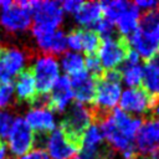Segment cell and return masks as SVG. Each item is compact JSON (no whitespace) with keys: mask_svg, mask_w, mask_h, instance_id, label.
I'll list each match as a JSON object with an SVG mask.
<instances>
[{"mask_svg":"<svg viewBox=\"0 0 159 159\" xmlns=\"http://www.w3.org/2000/svg\"><path fill=\"white\" fill-rule=\"evenodd\" d=\"M61 66L62 70L71 76L84 70V58L78 52H66L61 58Z\"/></svg>","mask_w":159,"mask_h":159,"instance_id":"23","label":"cell"},{"mask_svg":"<svg viewBox=\"0 0 159 159\" xmlns=\"http://www.w3.org/2000/svg\"><path fill=\"white\" fill-rule=\"evenodd\" d=\"M118 70L122 73V80H124V83L133 88L139 87L143 80V66L142 65H124L122 63Z\"/></svg>","mask_w":159,"mask_h":159,"instance_id":"22","label":"cell"},{"mask_svg":"<svg viewBox=\"0 0 159 159\" xmlns=\"http://www.w3.org/2000/svg\"><path fill=\"white\" fill-rule=\"evenodd\" d=\"M29 57L17 47H5L0 56V84L12 82L11 78L24 68L25 61Z\"/></svg>","mask_w":159,"mask_h":159,"instance_id":"9","label":"cell"},{"mask_svg":"<svg viewBox=\"0 0 159 159\" xmlns=\"http://www.w3.org/2000/svg\"><path fill=\"white\" fill-rule=\"evenodd\" d=\"M15 91H16V97L19 102H26L29 104H34V102L37 98V92H36V86H35V78H34V72L31 67L22 68L15 81Z\"/></svg>","mask_w":159,"mask_h":159,"instance_id":"15","label":"cell"},{"mask_svg":"<svg viewBox=\"0 0 159 159\" xmlns=\"http://www.w3.org/2000/svg\"><path fill=\"white\" fill-rule=\"evenodd\" d=\"M37 43L40 48L46 53V55H61L65 52L67 47L66 42V35L61 30H56L53 32L48 34H39L35 35Z\"/></svg>","mask_w":159,"mask_h":159,"instance_id":"18","label":"cell"},{"mask_svg":"<svg viewBox=\"0 0 159 159\" xmlns=\"http://www.w3.org/2000/svg\"><path fill=\"white\" fill-rule=\"evenodd\" d=\"M14 118L11 116V113L6 112V111H1L0 112V139L7 138L10 128L12 125Z\"/></svg>","mask_w":159,"mask_h":159,"instance_id":"29","label":"cell"},{"mask_svg":"<svg viewBox=\"0 0 159 159\" xmlns=\"http://www.w3.org/2000/svg\"><path fill=\"white\" fill-rule=\"evenodd\" d=\"M143 88L154 98H159V55L145 61L143 66Z\"/></svg>","mask_w":159,"mask_h":159,"instance_id":"19","label":"cell"},{"mask_svg":"<svg viewBox=\"0 0 159 159\" xmlns=\"http://www.w3.org/2000/svg\"><path fill=\"white\" fill-rule=\"evenodd\" d=\"M159 98L152 97L142 86L125 89L119 98V107L127 114H147L149 116L152 108Z\"/></svg>","mask_w":159,"mask_h":159,"instance_id":"7","label":"cell"},{"mask_svg":"<svg viewBox=\"0 0 159 159\" xmlns=\"http://www.w3.org/2000/svg\"><path fill=\"white\" fill-rule=\"evenodd\" d=\"M9 148L16 157H22L35 145V132L29 127L26 120L21 117L14 119L7 135Z\"/></svg>","mask_w":159,"mask_h":159,"instance_id":"8","label":"cell"},{"mask_svg":"<svg viewBox=\"0 0 159 159\" xmlns=\"http://www.w3.org/2000/svg\"><path fill=\"white\" fill-rule=\"evenodd\" d=\"M31 15L34 16V36L56 31L63 19L58 1H31Z\"/></svg>","mask_w":159,"mask_h":159,"instance_id":"3","label":"cell"},{"mask_svg":"<svg viewBox=\"0 0 159 159\" xmlns=\"http://www.w3.org/2000/svg\"><path fill=\"white\" fill-rule=\"evenodd\" d=\"M14 94V83L6 82L0 84V107H5L10 103Z\"/></svg>","mask_w":159,"mask_h":159,"instance_id":"30","label":"cell"},{"mask_svg":"<svg viewBox=\"0 0 159 159\" xmlns=\"http://www.w3.org/2000/svg\"><path fill=\"white\" fill-rule=\"evenodd\" d=\"M129 4L130 2L123 1V0H113V1H103V2H101L104 19H107L111 22L114 24L117 21V19L127 10Z\"/></svg>","mask_w":159,"mask_h":159,"instance_id":"24","label":"cell"},{"mask_svg":"<svg viewBox=\"0 0 159 159\" xmlns=\"http://www.w3.org/2000/svg\"><path fill=\"white\" fill-rule=\"evenodd\" d=\"M6 155V147L2 139H0V159H5Z\"/></svg>","mask_w":159,"mask_h":159,"instance_id":"35","label":"cell"},{"mask_svg":"<svg viewBox=\"0 0 159 159\" xmlns=\"http://www.w3.org/2000/svg\"><path fill=\"white\" fill-rule=\"evenodd\" d=\"M101 37L92 29H83V40H82V50L86 56L97 55L98 48L101 46Z\"/></svg>","mask_w":159,"mask_h":159,"instance_id":"25","label":"cell"},{"mask_svg":"<svg viewBox=\"0 0 159 159\" xmlns=\"http://www.w3.org/2000/svg\"><path fill=\"white\" fill-rule=\"evenodd\" d=\"M75 159H82V158H81V157H76Z\"/></svg>","mask_w":159,"mask_h":159,"instance_id":"37","label":"cell"},{"mask_svg":"<svg viewBox=\"0 0 159 159\" xmlns=\"http://www.w3.org/2000/svg\"><path fill=\"white\" fill-rule=\"evenodd\" d=\"M82 40H83V29H81V27L72 29L68 32V35L66 36L67 46L73 51L82 50Z\"/></svg>","mask_w":159,"mask_h":159,"instance_id":"28","label":"cell"},{"mask_svg":"<svg viewBox=\"0 0 159 159\" xmlns=\"http://www.w3.org/2000/svg\"><path fill=\"white\" fill-rule=\"evenodd\" d=\"M19 159H50L47 153L43 150V149H39V148H35L32 150H30L29 153H26L25 155L20 157Z\"/></svg>","mask_w":159,"mask_h":159,"instance_id":"32","label":"cell"},{"mask_svg":"<svg viewBox=\"0 0 159 159\" xmlns=\"http://www.w3.org/2000/svg\"><path fill=\"white\" fill-rule=\"evenodd\" d=\"M120 89V83L99 78L96 86V97L93 106L101 111L111 112L113 108H116V104L119 102L122 94Z\"/></svg>","mask_w":159,"mask_h":159,"instance_id":"12","label":"cell"},{"mask_svg":"<svg viewBox=\"0 0 159 159\" xmlns=\"http://www.w3.org/2000/svg\"><path fill=\"white\" fill-rule=\"evenodd\" d=\"M91 124H92L91 108L83 103L75 101L67 114L61 120L58 128L80 152L82 147L83 135Z\"/></svg>","mask_w":159,"mask_h":159,"instance_id":"2","label":"cell"},{"mask_svg":"<svg viewBox=\"0 0 159 159\" xmlns=\"http://www.w3.org/2000/svg\"><path fill=\"white\" fill-rule=\"evenodd\" d=\"M92 30L96 31V34L101 37V40H104V39H109V37L116 36L114 24L111 22L107 19H103V17L92 27Z\"/></svg>","mask_w":159,"mask_h":159,"instance_id":"26","label":"cell"},{"mask_svg":"<svg viewBox=\"0 0 159 159\" xmlns=\"http://www.w3.org/2000/svg\"><path fill=\"white\" fill-rule=\"evenodd\" d=\"M75 15V20L82 25L92 29L103 16L101 2L98 1H87L83 2L82 6L78 9V11Z\"/></svg>","mask_w":159,"mask_h":159,"instance_id":"20","label":"cell"},{"mask_svg":"<svg viewBox=\"0 0 159 159\" xmlns=\"http://www.w3.org/2000/svg\"><path fill=\"white\" fill-rule=\"evenodd\" d=\"M112 118L114 122V125L119 133H122L124 137H127L130 140H134L137 132L139 130L143 119L138 117H132L123 112L120 108H113L112 112Z\"/></svg>","mask_w":159,"mask_h":159,"instance_id":"17","label":"cell"},{"mask_svg":"<svg viewBox=\"0 0 159 159\" xmlns=\"http://www.w3.org/2000/svg\"><path fill=\"white\" fill-rule=\"evenodd\" d=\"M25 120L37 134H48L55 129L53 114L46 108H32L26 113Z\"/></svg>","mask_w":159,"mask_h":159,"instance_id":"16","label":"cell"},{"mask_svg":"<svg viewBox=\"0 0 159 159\" xmlns=\"http://www.w3.org/2000/svg\"><path fill=\"white\" fill-rule=\"evenodd\" d=\"M0 22L7 31H25L31 26V15L14 1L10 7L2 10Z\"/></svg>","mask_w":159,"mask_h":159,"instance_id":"14","label":"cell"},{"mask_svg":"<svg viewBox=\"0 0 159 159\" xmlns=\"http://www.w3.org/2000/svg\"><path fill=\"white\" fill-rule=\"evenodd\" d=\"M157 7H158V11H159V2H157Z\"/></svg>","mask_w":159,"mask_h":159,"instance_id":"36","label":"cell"},{"mask_svg":"<svg viewBox=\"0 0 159 159\" xmlns=\"http://www.w3.org/2000/svg\"><path fill=\"white\" fill-rule=\"evenodd\" d=\"M45 145L50 159H72L78 153V149L66 138L60 128L46 135Z\"/></svg>","mask_w":159,"mask_h":159,"instance_id":"11","label":"cell"},{"mask_svg":"<svg viewBox=\"0 0 159 159\" xmlns=\"http://www.w3.org/2000/svg\"><path fill=\"white\" fill-rule=\"evenodd\" d=\"M71 88L73 92V97L80 103H91L94 104V97H96V86L97 81L94 77L87 73V71H81L78 73L71 75L70 77Z\"/></svg>","mask_w":159,"mask_h":159,"instance_id":"10","label":"cell"},{"mask_svg":"<svg viewBox=\"0 0 159 159\" xmlns=\"http://www.w3.org/2000/svg\"><path fill=\"white\" fill-rule=\"evenodd\" d=\"M9 159H14V158H9Z\"/></svg>","mask_w":159,"mask_h":159,"instance_id":"38","label":"cell"},{"mask_svg":"<svg viewBox=\"0 0 159 159\" xmlns=\"http://www.w3.org/2000/svg\"><path fill=\"white\" fill-rule=\"evenodd\" d=\"M148 117H153V118L159 119V99L155 102V104H154V107L152 108V111H150V113H149Z\"/></svg>","mask_w":159,"mask_h":159,"instance_id":"34","label":"cell"},{"mask_svg":"<svg viewBox=\"0 0 159 159\" xmlns=\"http://www.w3.org/2000/svg\"><path fill=\"white\" fill-rule=\"evenodd\" d=\"M134 5H135L138 9H142V10L149 11V10H154V7L157 6V1H153V0H149V1L138 0V1H135V2H134Z\"/></svg>","mask_w":159,"mask_h":159,"instance_id":"33","label":"cell"},{"mask_svg":"<svg viewBox=\"0 0 159 159\" xmlns=\"http://www.w3.org/2000/svg\"><path fill=\"white\" fill-rule=\"evenodd\" d=\"M134 139L139 157L159 159V119L153 117L144 118Z\"/></svg>","mask_w":159,"mask_h":159,"instance_id":"5","label":"cell"},{"mask_svg":"<svg viewBox=\"0 0 159 159\" xmlns=\"http://www.w3.org/2000/svg\"><path fill=\"white\" fill-rule=\"evenodd\" d=\"M84 67L88 70V75H91L92 77H94L96 80H99L103 75V68L102 65L97 57V55H92V56H86L84 60Z\"/></svg>","mask_w":159,"mask_h":159,"instance_id":"27","label":"cell"},{"mask_svg":"<svg viewBox=\"0 0 159 159\" xmlns=\"http://www.w3.org/2000/svg\"><path fill=\"white\" fill-rule=\"evenodd\" d=\"M130 48L145 61L158 55L159 50V11H145L139 19L138 27L128 37Z\"/></svg>","mask_w":159,"mask_h":159,"instance_id":"1","label":"cell"},{"mask_svg":"<svg viewBox=\"0 0 159 159\" xmlns=\"http://www.w3.org/2000/svg\"><path fill=\"white\" fill-rule=\"evenodd\" d=\"M129 50L130 45L128 42L127 36L116 35L113 37L104 39L101 41L97 57L104 71L114 70L123 63Z\"/></svg>","mask_w":159,"mask_h":159,"instance_id":"4","label":"cell"},{"mask_svg":"<svg viewBox=\"0 0 159 159\" xmlns=\"http://www.w3.org/2000/svg\"><path fill=\"white\" fill-rule=\"evenodd\" d=\"M139 9L134 5V2H130L127 10L117 19V27L119 30V35L125 36L130 35L132 32L135 31L139 24Z\"/></svg>","mask_w":159,"mask_h":159,"instance_id":"21","label":"cell"},{"mask_svg":"<svg viewBox=\"0 0 159 159\" xmlns=\"http://www.w3.org/2000/svg\"><path fill=\"white\" fill-rule=\"evenodd\" d=\"M83 1H78V0H66L63 2H60L62 11H67L71 14H76L78 11V9L82 6Z\"/></svg>","mask_w":159,"mask_h":159,"instance_id":"31","label":"cell"},{"mask_svg":"<svg viewBox=\"0 0 159 159\" xmlns=\"http://www.w3.org/2000/svg\"><path fill=\"white\" fill-rule=\"evenodd\" d=\"M73 98V92L71 88L68 76H58L50 93L47 94V106L46 108L52 112H63L68 103Z\"/></svg>","mask_w":159,"mask_h":159,"instance_id":"13","label":"cell"},{"mask_svg":"<svg viewBox=\"0 0 159 159\" xmlns=\"http://www.w3.org/2000/svg\"><path fill=\"white\" fill-rule=\"evenodd\" d=\"M31 68L34 72L37 94L39 96L48 94L56 80L58 78V73H60V67L56 57L52 55L39 56L35 65Z\"/></svg>","mask_w":159,"mask_h":159,"instance_id":"6","label":"cell"}]
</instances>
